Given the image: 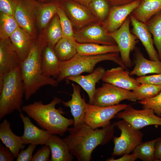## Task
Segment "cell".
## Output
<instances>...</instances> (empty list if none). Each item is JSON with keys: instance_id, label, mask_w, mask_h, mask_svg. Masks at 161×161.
Masks as SVG:
<instances>
[{"instance_id": "cell-39", "label": "cell", "mask_w": 161, "mask_h": 161, "mask_svg": "<svg viewBox=\"0 0 161 161\" xmlns=\"http://www.w3.org/2000/svg\"><path fill=\"white\" fill-rule=\"evenodd\" d=\"M51 153V150L49 147L47 145H44L37 150L33 156L31 161H50L49 157Z\"/></svg>"}, {"instance_id": "cell-24", "label": "cell", "mask_w": 161, "mask_h": 161, "mask_svg": "<svg viewBox=\"0 0 161 161\" xmlns=\"http://www.w3.org/2000/svg\"><path fill=\"white\" fill-rule=\"evenodd\" d=\"M0 139L17 157L20 149L24 146L21 137L15 134L12 131L10 123L4 119L0 125Z\"/></svg>"}, {"instance_id": "cell-38", "label": "cell", "mask_w": 161, "mask_h": 161, "mask_svg": "<svg viewBox=\"0 0 161 161\" xmlns=\"http://www.w3.org/2000/svg\"><path fill=\"white\" fill-rule=\"evenodd\" d=\"M20 1L0 0V13L14 16L16 7Z\"/></svg>"}, {"instance_id": "cell-28", "label": "cell", "mask_w": 161, "mask_h": 161, "mask_svg": "<svg viewBox=\"0 0 161 161\" xmlns=\"http://www.w3.org/2000/svg\"><path fill=\"white\" fill-rule=\"evenodd\" d=\"M74 45L77 53L82 55H96L112 52H119L117 44L104 45L93 43H81L76 41Z\"/></svg>"}, {"instance_id": "cell-3", "label": "cell", "mask_w": 161, "mask_h": 161, "mask_svg": "<svg viewBox=\"0 0 161 161\" xmlns=\"http://www.w3.org/2000/svg\"><path fill=\"white\" fill-rule=\"evenodd\" d=\"M47 45L43 40L36 42L27 56L21 63V72L26 100L41 87L47 85L55 87L58 83L51 77L44 76L42 73L41 53Z\"/></svg>"}, {"instance_id": "cell-27", "label": "cell", "mask_w": 161, "mask_h": 161, "mask_svg": "<svg viewBox=\"0 0 161 161\" xmlns=\"http://www.w3.org/2000/svg\"><path fill=\"white\" fill-rule=\"evenodd\" d=\"M161 10V0H142L131 13L138 21L145 23Z\"/></svg>"}, {"instance_id": "cell-23", "label": "cell", "mask_w": 161, "mask_h": 161, "mask_svg": "<svg viewBox=\"0 0 161 161\" xmlns=\"http://www.w3.org/2000/svg\"><path fill=\"white\" fill-rule=\"evenodd\" d=\"M59 59L54 47L47 44L43 48L41 55V68L43 75L46 77L57 75L59 73Z\"/></svg>"}, {"instance_id": "cell-14", "label": "cell", "mask_w": 161, "mask_h": 161, "mask_svg": "<svg viewBox=\"0 0 161 161\" xmlns=\"http://www.w3.org/2000/svg\"><path fill=\"white\" fill-rule=\"evenodd\" d=\"M142 0L136 1L121 5L112 6L110 8L107 18L101 23L103 27L108 32H112L117 30L129 16L139 6Z\"/></svg>"}, {"instance_id": "cell-21", "label": "cell", "mask_w": 161, "mask_h": 161, "mask_svg": "<svg viewBox=\"0 0 161 161\" xmlns=\"http://www.w3.org/2000/svg\"><path fill=\"white\" fill-rule=\"evenodd\" d=\"M21 63L27 56L35 44L34 38L19 27L9 38Z\"/></svg>"}, {"instance_id": "cell-43", "label": "cell", "mask_w": 161, "mask_h": 161, "mask_svg": "<svg viewBox=\"0 0 161 161\" xmlns=\"http://www.w3.org/2000/svg\"><path fill=\"white\" fill-rule=\"evenodd\" d=\"M137 159L135 154L132 153L131 154H126L120 158L115 159L114 157H112L108 158L106 161H134Z\"/></svg>"}, {"instance_id": "cell-47", "label": "cell", "mask_w": 161, "mask_h": 161, "mask_svg": "<svg viewBox=\"0 0 161 161\" xmlns=\"http://www.w3.org/2000/svg\"><path fill=\"white\" fill-rule=\"evenodd\" d=\"M40 2H47L51 1L53 0H36Z\"/></svg>"}, {"instance_id": "cell-1", "label": "cell", "mask_w": 161, "mask_h": 161, "mask_svg": "<svg viewBox=\"0 0 161 161\" xmlns=\"http://www.w3.org/2000/svg\"><path fill=\"white\" fill-rule=\"evenodd\" d=\"M115 127L114 123L101 129H93L85 123L68 128L69 135L63 140L78 161H90L94 150L98 145L106 144L113 137Z\"/></svg>"}, {"instance_id": "cell-15", "label": "cell", "mask_w": 161, "mask_h": 161, "mask_svg": "<svg viewBox=\"0 0 161 161\" xmlns=\"http://www.w3.org/2000/svg\"><path fill=\"white\" fill-rule=\"evenodd\" d=\"M21 63L9 38H0V82L8 73L20 66Z\"/></svg>"}, {"instance_id": "cell-19", "label": "cell", "mask_w": 161, "mask_h": 161, "mask_svg": "<svg viewBox=\"0 0 161 161\" xmlns=\"http://www.w3.org/2000/svg\"><path fill=\"white\" fill-rule=\"evenodd\" d=\"M106 72L104 68L98 67L89 75L71 76L67 77L65 79L75 82L79 85L88 94L89 103L92 104L96 90V84L102 79Z\"/></svg>"}, {"instance_id": "cell-20", "label": "cell", "mask_w": 161, "mask_h": 161, "mask_svg": "<svg viewBox=\"0 0 161 161\" xmlns=\"http://www.w3.org/2000/svg\"><path fill=\"white\" fill-rule=\"evenodd\" d=\"M72 85L73 92L71 95V99L61 102L64 106L70 108L74 121V126H77L85 123L84 115L87 103L84 98L81 97L80 86L74 83H72Z\"/></svg>"}, {"instance_id": "cell-41", "label": "cell", "mask_w": 161, "mask_h": 161, "mask_svg": "<svg viewBox=\"0 0 161 161\" xmlns=\"http://www.w3.org/2000/svg\"><path fill=\"white\" fill-rule=\"evenodd\" d=\"M37 145L30 144L25 150L21 151L17 157V161H30L32 158V153Z\"/></svg>"}, {"instance_id": "cell-9", "label": "cell", "mask_w": 161, "mask_h": 161, "mask_svg": "<svg viewBox=\"0 0 161 161\" xmlns=\"http://www.w3.org/2000/svg\"><path fill=\"white\" fill-rule=\"evenodd\" d=\"M130 23L129 16L117 30L112 32H108L116 42L122 60L127 68L131 67L132 66L130 54L131 51L136 49L138 39L136 36L131 32Z\"/></svg>"}, {"instance_id": "cell-26", "label": "cell", "mask_w": 161, "mask_h": 161, "mask_svg": "<svg viewBox=\"0 0 161 161\" xmlns=\"http://www.w3.org/2000/svg\"><path fill=\"white\" fill-rule=\"evenodd\" d=\"M61 5L60 0H53L47 2H39L36 11V23L42 29L45 27L57 13Z\"/></svg>"}, {"instance_id": "cell-31", "label": "cell", "mask_w": 161, "mask_h": 161, "mask_svg": "<svg viewBox=\"0 0 161 161\" xmlns=\"http://www.w3.org/2000/svg\"><path fill=\"white\" fill-rule=\"evenodd\" d=\"M160 138L141 142L137 146L132 153L137 159L143 161H155V144Z\"/></svg>"}, {"instance_id": "cell-2", "label": "cell", "mask_w": 161, "mask_h": 161, "mask_svg": "<svg viewBox=\"0 0 161 161\" xmlns=\"http://www.w3.org/2000/svg\"><path fill=\"white\" fill-rule=\"evenodd\" d=\"M61 100L54 97L49 103L44 104L41 101L22 106V110L35 120L43 129L52 135L62 136L67 131L68 127L74 124V120L64 117L61 108L57 109L56 105Z\"/></svg>"}, {"instance_id": "cell-25", "label": "cell", "mask_w": 161, "mask_h": 161, "mask_svg": "<svg viewBox=\"0 0 161 161\" xmlns=\"http://www.w3.org/2000/svg\"><path fill=\"white\" fill-rule=\"evenodd\" d=\"M46 145L49 147L51 150L50 161H71L73 160V156L63 139L52 135Z\"/></svg>"}, {"instance_id": "cell-6", "label": "cell", "mask_w": 161, "mask_h": 161, "mask_svg": "<svg viewBox=\"0 0 161 161\" xmlns=\"http://www.w3.org/2000/svg\"><path fill=\"white\" fill-rule=\"evenodd\" d=\"M121 131L119 137L113 136L114 146L112 154L113 156H122L132 152L142 142L143 134L140 130L133 129L131 125L122 120L114 123Z\"/></svg>"}, {"instance_id": "cell-18", "label": "cell", "mask_w": 161, "mask_h": 161, "mask_svg": "<svg viewBox=\"0 0 161 161\" xmlns=\"http://www.w3.org/2000/svg\"><path fill=\"white\" fill-rule=\"evenodd\" d=\"M129 16L132 26V33L140 41L150 59L152 61L160 60L158 52L154 46L151 34L145 24L138 21L131 14Z\"/></svg>"}, {"instance_id": "cell-36", "label": "cell", "mask_w": 161, "mask_h": 161, "mask_svg": "<svg viewBox=\"0 0 161 161\" xmlns=\"http://www.w3.org/2000/svg\"><path fill=\"white\" fill-rule=\"evenodd\" d=\"M57 14L59 18L63 37L73 43L75 42L76 41L75 38L72 24L61 5L58 9Z\"/></svg>"}, {"instance_id": "cell-46", "label": "cell", "mask_w": 161, "mask_h": 161, "mask_svg": "<svg viewBox=\"0 0 161 161\" xmlns=\"http://www.w3.org/2000/svg\"><path fill=\"white\" fill-rule=\"evenodd\" d=\"M88 7L92 0H72Z\"/></svg>"}, {"instance_id": "cell-30", "label": "cell", "mask_w": 161, "mask_h": 161, "mask_svg": "<svg viewBox=\"0 0 161 161\" xmlns=\"http://www.w3.org/2000/svg\"><path fill=\"white\" fill-rule=\"evenodd\" d=\"M75 42L63 37L56 44L54 49L60 61L69 60L77 53L74 45Z\"/></svg>"}, {"instance_id": "cell-32", "label": "cell", "mask_w": 161, "mask_h": 161, "mask_svg": "<svg viewBox=\"0 0 161 161\" xmlns=\"http://www.w3.org/2000/svg\"><path fill=\"white\" fill-rule=\"evenodd\" d=\"M19 27L14 16L0 13V38H7Z\"/></svg>"}, {"instance_id": "cell-44", "label": "cell", "mask_w": 161, "mask_h": 161, "mask_svg": "<svg viewBox=\"0 0 161 161\" xmlns=\"http://www.w3.org/2000/svg\"><path fill=\"white\" fill-rule=\"evenodd\" d=\"M155 161H161V137L155 144Z\"/></svg>"}, {"instance_id": "cell-29", "label": "cell", "mask_w": 161, "mask_h": 161, "mask_svg": "<svg viewBox=\"0 0 161 161\" xmlns=\"http://www.w3.org/2000/svg\"><path fill=\"white\" fill-rule=\"evenodd\" d=\"M145 24L153 35L154 44L157 49L159 59L161 61V10Z\"/></svg>"}, {"instance_id": "cell-8", "label": "cell", "mask_w": 161, "mask_h": 161, "mask_svg": "<svg viewBox=\"0 0 161 161\" xmlns=\"http://www.w3.org/2000/svg\"><path fill=\"white\" fill-rule=\"evenodd\" d=\"M124 100H137L132 91L105 83L96 89L92 104L108 106L118 104Z\"/></svg>"}, {"instance_id": "cell-11", "label": "cell", "mask_w": 161, "mask_h": 161, "mask_svg": "<svg viewBox=\"0 0 161 161\" xmlns=\"http://www.w3.org/2000/svg\"><path fill=\"white\" fill-rule=\"evenodd\" d=\"M39 2L36 0H20L14 15L19 26L34 38L36 11Z\"/></svg>"}, {"instance_id": "cell-10", "label": "cell", "mask_w": 161, "mask_h": 161, "mask_svg": "<svg viewBox=\"0 0 161 161\" xmlns=\"http://www.w3.org/2000/svg\"><path fill=\"white\" fill-rule=\"evenodd\" d=\"M115 117L125 120L136 130L151 125L161 126V117L157 116L151 109H137L129 105Z\"/></svg>"}, {"instance_id": "cell-45", "label": "cell", "mask_w": 161, "mask_h": 161, "mask_svg": "<svg viewBox=\"0 0 161 161\" xmlns=\"http://www.w3.org/2000/svg\"><path fill=\"white\" fill-rule=\"evenodd\" d=\"M112 6H120L128 4L136 0H107Z\"/></svg>"}, {"instance_id": "cell-5", "label": "cell", "mask_w": 161, "mask_h": 161, "mask_svg": "<svg viewBox=\"0 0 161 161\" xmlns=\"http://www.w3.org/2000/svg\"><path fill=\"white\" fill-rule=\"evenodd\" d=\"M107 60L112 61L128 70L120 56L119 52L96 55H84L77 53L69 60L60 61L59 73L56 80L59 83L69 76L80 75L83 72L91 73L97 63Z\"/></svg>"}, {"instance_id": "cell-34", "label": "cell", "mask_w": 161, "mask_h": 161, "mask_svg": "<svg viewBox=\"0 0 161 161\" xmlns=\"http://www.w3.org/2000/svg\"><path fill=\"white\" fill-rule=\"evenodd\" d=\"M46 42L54 47L58 42L63 37V33L59 16L57 13L52 18L47 32Z\"/></svg>"}, {"instance_id": "cell-17", "label": "cell", "mask_w": 161, "mask_h": 161, "mask_svg": "<svg viewBox=\"0 0 161 161\" xmlns=\"http://www.w3.org/2000/svg\"><path fill=\"white\" fill-rule=\"evenodd\" d=\"M20 115L24 125V132L21 137L24 144L46 145L52 135L47 130L34 125L29 118L21 112Z\"/></svg>"}, {"instance_id": "cell-12", "label": "cell", "mask_w": 161, "mask_h": 161, "mask_svg": "<svg viewBox=\"0 0 161 161\" xmlns=\"http://www.w3.org/2000/svg\"><path fill=\"white\" fill-rule=\"evenodd\" d=\"M61 5L73 26L78 29L100 23L87 7L72 0H60Z\"/></svg>"}, {"instance_id": "cell-37", "label": "cell", "mask_w": 161, "mask_h": 161, "mask_svg": "<svg viewBox=\"0 0 161 161\" xmlns=\"http://www.w3.org/2000/svg\"><path fill=\"white\" fill-rule=\"evenodd\" d=\"M138 103L141 104L143 109H151L157 116L161 117V91L156 96L139 100Z\"/></svg>"}, {"instance_id": "cell-22", "label": "cell", "mask_w": 161, "mask_h": 161, "mask_svg": "<svg viewBox=\"0 0 161 161\" xmlns=\"http://www.w3.org/2000/svg\"><path fill=\"white\" fill-rule=\"evenodd\" d=\"M135 50V66L130 72L131 76L135 75L140 77L149 74L161 73V61L148 60L138 48Z\"/></svg>"}, {"instance_id": "cell-35", "label": "cell", "mask_w": 161, "mask_h": 161, "mask_svg": "<svg viewBox=\"0 0 161 161\" xmlns=\"http://www.w3.org/2000/svg\"><path fill=\"white\" fill-rule=\"evenodd\" d=\"M107 0H92L88 8L100 22L104 21L107 18L110 8Z\"/></svg>"}, {"instance_id": "cell-7", "label": "cell", "mask_w": 161, "mask_h": 161, "mask_svg": "<svg viewBox=\"0 0 161 161\" xmlns=\"http://www.w3.org/2000/svg\"><path fill=\"white\" fill-rule=\"evenodd\" d=\"M129 105L119 104L101 106L87 103L84 115L85 123L93 129L104 127L110 124L111 120Z\"/></svg>"}, {"instance_id": "cell-4", "label": "cell", "mask_w": 161, "mask_h": 161, "mask_svg": "<svg viewBox=\"0 0 161 161\" xmlns=\"http://www.w3.org/2000/svg\"><path fill=\"white\" fill-rule=\"evenodd\" d=\"M0 119L14 110L21 112L24 87L20 66L7 74L0 82Z\"/></svg>"}, {"instance_id": "cell-33", "label": "cell", "mask_w": 161, "mask_h": 161, "mask_svg": "<svg viewBox=\"0 0 161 161\" xmlns=\"http://www.w3.org/2000/svg\"><path fill=\"white\" fill-rule=\"evenodd\" d=\"M161 91V85L142 83L132 90L137 100H141L153 97Z\"/></svg>"}, {"instance_id": "cell-40", "label": "cell", "mask_w": 161, "mask_h": 161, "mask_svg": "<svg viewBox=\"0 0 161 161\" xmlns=\"http://www.w3.org/2000/svg\"><path fill=\"white\" fill-rule=\"evenodd\" d=\"M140 84L149 83L161 85V73L138 77L136 78Z\"/></svg>"}, {"instance_id": "cell-13", "label": "cell", "mask_w": 161, "mask_h": 161, "mask_svg": "<svg viewBox=\"0 0 161 161\" xmlns=\"http://www.w3.org/2000/svg\"><path fill=\"white\" fill-rule=\"evenodd\" d=\"M78 43H93L104 45L117 44L114 39L103 27L101 23L92 24L74 31Z\"/></svg>"}, {"instance_id": "cell-42", "label": "cell", "mask_w": 161, "mask_h": 161, "mask_svg": "<svg viewBox=\"0 0 161 161\" xmlns=\"http://www.w3.org/2000/svg\"><path fill=\"white\" fill-rule=\"evenodd\" d=\"M16 158L10 149L0 145V161H12Z\"/></svg>"}, {"instance_id": "cell-16", "label": "cell", "mask_w": 161, "mask_h": 161, "mask_svg": "<svg viewBox=\"0 0 161 161\" xmlns=\"http://www.w3.org/2000/svg\"><path fill=\"white\" fill-rule=\"evenodd\" d=\"M130 72L120 66L106 71L102 80L119 88L133 90L140 84L136 78L131 77Z\"/></svg>"}]
</instances>
